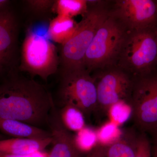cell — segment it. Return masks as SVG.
Instances as JSON below:
<instances>
[{
	"instance_id": "21",
	"label": "cell",
	"mask_w": 157,
	"mask_h": 157,
	"mask_svg": "<svg viewBox=\"0 0 157 157\" xmlns=\"http://www.w3.org/2000/svg\"><path fill=\"white\" fill-rule=\"evenodd\" d=\"M151 144L147 134L139 132L135 157H151Z\"/></svg>"
},
{
	"instance_id": "29",
	"label": "cell",
	"mask_w": 157,
	"mask_h": 157,
	"mask_svg": "<svg viewBox=\"0 0 157 157\" xmlns=\"http://www.w3.org/2000/svg\"><path fill=\"white\" fill-rule=\"evenodd\" d=\"M156 41H157V33H156Z\"/></svg>"
},
{
	"instance_id": "11",
	"label": "cell",
	"mask_w": 157,
	"mask_h": 157,
	"mask_svg": "<svg viewBox=\"0 0 157 157\" xmlns=\"http://www.w3.org/2000/svg\"><path fill=\"white\" fill-rule=\"evenodd\" d=\"M17 25L14 15L9 10L0 11V73L9 63L14 54Z\"/></svg>"
},
{
	"instance_id": "3",
	"label": "cell",
	"mask_w": 157,
	"mask_h": 157,
	"mask_svg": "<svg viewBox=\"0 0 157 157\" xmlns=\"http://www.w3.org/2000/svg\"><path fill=\"white\" fill-rule=\"evenodd\" d=\"M109 14V11L101 6L89 7L87 13L78 23L73 36L61 45L59 58L61 72L85 69L86 52L98 29Z\"/></svg>"
},
{
	"instance_id": "24",
	"label": "cell",
	"mask_w": 157,
	"mask_h": 157,
	"mask_svg": "<svg viewBox=\"0 0 157 157\" xmlns=\"http://www.w3.org/2000/svg\"><path fill=\"white\" fill-rule=\"evenodd\" d=\"M48 154L43 150L28 155H0V157H48Z\"/></svg>"
},
{
	"instance_id": "15",
	"label": "cell",
	"mask_w": 157,
	"mask_h": 157,
	"mask_svg": "<svg viewBox=\"0 0 157 157\" xmlns=\"http://www.w3.org/2000/svg\"><path fill=\"white\" fill-rule=\"evenodd\" d=\"M77 26L73 18L57 15L49 23L47 37L52 42L63 45L73 36Z\"/></svg>"
},
{
	"instance_id": "14",
	"label": "cell",
	"mask_w": 157,
	"mask_h": 157,
	"mask_svg": "<svg viewBox=\"0 0 157 157\" xmlns=\"http://www.w3.org/2000/svg\"><path fill=\"white\" fill-rule=\"evenodd\" d=\"M139 133L135 127L124 129L116 140L107 145L106 157H135Z\"/></svg>"
},
{
	"instance_id": "9",
	"label": "cell",
	"mask_w": 157,
	"mask_h": 157,
	"mask_svg": "<svg viewBox=\"0 0 157 157\" xmlns=\"http://www.w3.org/2000/svg\"><path fill=\"white\" fill-rule=\"evenodd\" d=\"M109 13L129 31L156 28L157 2L152 0H119Z\"/></svg>"
},
{
	"instance_id": "7",
	"label": "cell",
	"mask_w": 157,
	"mask_h": 157,
	"mask_svg": "<svg viewBox=\"0 0 157 157\" xmlns=\"http://www.w3.org/2000/svg\"><path fill=\"white\" fill-rule=\"evenodd\" d=\"M59 93L61 107L70 105L77 107L86 118L95 115L97 107L95 82L85 69L61 72Z\"/></svg>"
},
{
	"instance_id": "19",
	"label": "cell",
	"mask_w": 157,
	"mask_h": 157,
	"mask_svg": "<svg viewBox=\"0 0 157 157\" xmlns=\"http://www.w3.org/2000/svg\"><path fill=\"white\" fill-rule=\"evenodd\" d=\"M121 132L118 128L117 124L113 122L104 124L99 130L96 131L98 143L109 145L117 139Z\"/></svg>"
},
{
	"instance_id": "6",
	"label": "cell",
	"mask_w": 157,
	"mask_h": 157,
	"mask_svg": "<svg viewBox=\"0 0 157 157\" xmlns=\"http://www.w3.org/2000/svg\"><path fill=\"white\" fill-rule=\"evenodd\" d=\"M59 58L48 37L29 30L23 42L20 70L44 80L56 73Z\"/></svg>"
},
{
	"instance_id": "27",
	"label": "cell",
	"mask_w": 157,
	"mask_h": 157,
	"mask_svg": "<svg viewBox=\"0 0 157 157\" xmlns=\"http://www.w3.org/2000/svg\"><path fill=\"white\" fill-rule=\"evenodd\" d=\"M151 144V155L152 157H157V145Z\"/></svg>"
},
{
	"instance_id": "1",
	"label": "cell",
	"mask_w": 157,
	"mask_h": 157,
	"mask_svg": "<svg viewBox=\"0 0 157 157\" xmlns=\"http://www.w3.org/2000/svg\"><path fill=\"white\" fill-rule=\"evenodd\" d=\"M54 101L45 86L33 79L15 76L0 85V118L48 127Z\"/></svg>"
},
{
	"instance_id": "16",
	"label": "cell",
	"mask_w": 157,
	"mask_h": 157,
	"mask_svg": "<svg viewBox=\"0 0 157 157\" xmlns=\"http://www.w3.org/2000/svg\"><path fill=\"white\" fill-rule=\"evenodd\" d=\"M59 113L62 123L70 132L76 133L86 126V118L77 107L70 105H64L59 109Z\"/></svg>"
},
{
	"instance_id": "13",
	"label": "cell",
	"mask_w": 157,
	"mask_h": 157,
	"mask_svg": "<svg viewBox=\"0 0 157 157\" xmlns=\"http://www.w3.org/2000/svg\"><path fill=\"white\" fill-rule=\"evenodd\" d=\"M52 138L35 140L12 138L0 140V155H28L45 150Z\"/></svg>"
},
{
	"instance_id": "5",
	"label": "cell",
	"mask_w": 157,
	"mask_h": 157,
	"mask_svg": "<svg viewBox=\"0 0 157 157\" xmlns=\"http://www.w3.org/2000/svg\"><path fill=\"white\" fill-rule=\"evenodd\" d=\"M133 77L128 105L134 127L139 132L147 134L157 128V73L154 71Z\"/></svg>"
},
{
	"instance_id": "12",
	"label": "cell",
	"mask_w": 157,
	"mask_h": 157,
	"mask_svg": "<svg viewBox=\"0 0 157 157\" xmlns=\"http://www.w3.org/2000/svg\"><path fill=\"white\" fill-rule=\"evenodd\" d=\"M0 131L13 138L42 140L51 137L49 130L24 122L0 118Z\"/></svg>"
},
{
	"instance_id": "10",
	"label": "cell",
	"mask_w": 157,
	"mask_h": 157,
	"mask_svg": "<svg viewBox=\"0 0 157 157\" xmlns=\"http://www.w3.org/2000/svg\"><path fill=\"white\" fill-rule=\"evenodd\" d=\"M48 128L51 134L52 148L48 157H85L86 155L76 147L74 134L67 130L62 123L59 109L54 103L48 120Z\"/></svg>"
},
{
	"instance_id": "23",
	"label": "cell",
	"mask_w": 157,
	"mask_h": 157,
	"mask_svg": "<svg viewBox=\"0 0 157 157\" xmlns=\"http://www.w3.org/2000/svg\"><path fill=\"white\" fill-rule=\"evenodd\" d=\"M107 146L98 143L85 157H106Z\"/></svg>"
},
{
	"instance_id": "20",
	"label": "cell",
	"mask_w": 157,
	"mask_h": 157,
	"mask_svg": "<svg viewBox=\"0 0 157 157\" xmlns=\"http://www.w3.org/2000/svg\"><path fill=\"white\" fill-rule=\"evenodd\" d=\"M108 114H110L112 122L120 124L126 120L130 114L131 115V109L126 103L120 102L112 106Z\"/></svg>"
},
{
	"instance_id": "25",
	"label": "cell",
	"mask_w": 157,
	"mask_h": 157,
	"mask_svg": "<svg viewBox=\"0 0 157 157\" xmlns=\"http://www.w3.org/2000/svg\"><path fill=\"white\" fill-rule=\"evenodd\" d=\"M147 134H149L151 136V140H150L151 143L152 144L157 145V128L154 129L151 131Z\"/></svg>"
},
{
	"instance_id": "26",
	"label": "cell",
	"mask_w": 157,
	"mask_h": 157,
	"mask_svg": "<svg viewBox=\"0 0 157 157\" xmlns=\"http://www.w3.org/2000/svg\"><path fill=\"white\" fill-rule=\"evenodd\" d=\"M10 1L8 0H0V11L6 10V7L9 5Z\"/></svg>"
},
{
	"instance_id": "4",
	"label": "cell",
	"mask_w": 157,
	"mask_h": 157,
	"mask_svg": "<svg viewBox=\"0 0 157 157\" xmlns=\"http://www.w3.org/2000/svg\"><path fill=\"white\" fill-rule=\"evenodd\" d=\"M156 28L129 31L117 62L122 70L133 76L155 71L157 65Z\"/></svg>"
},
{
	"instance_id": "18",
	"label": "cell",
	"mask_w": 157,
	"mask_h": 157,
	"mask_svg": "<svg viewBox=\"0 0 157 157\" xmlns=\"http://www.w3.org/2000/svg\"><path fill=\"white\" fill-rule=\"evenodd\" d=\"M74 141L77 148L86 155L98 144L96 131L86 125L74 135Z\"/></svg>"
},
{
	"instance_id": "8",
	"label": "cell",
	"mask_w": 157,
	"mask_h": 157,
	"mask_svg": "<svg viewBox=\"0 0 157 157\" xmlns=\"http://www.w3.org/2000/svg\"><path fill=\"white\" fill-rule=\"evenodd\" d=\"M94 77L97 94V107L95 115L108 114L113 105L124 102L128 104L134 77L122 69H112L102 71Z\"/></svg>"
},
{
	"instance_id": "22",
	"label": "cell",
	"mask_w": 157,
	"mask_h": 157,
	"mask_svg": "<svg viewBox=\"0 0 157 157\" xmlns=\"http://www.w3.org/2000/svg\"><path fill=\"white\" fill-rule=\"evenodd\" d=\"M54 2L52 0H28L26 1V3L32 11L44 12L52 9Z\"/></svg>"
},
{
	"instance_id": "17",
	"label": "cell",
	"mask_w": 157,
	"mask_h": 157,
	"mask_svg": "<svg viewBox=\"0 0 157 157\" xmlns=\"http://www.w3.org/2000/svg\"><path fill=\"white\" fill-rule=\"evenodd\" d=\"M89 9L86 0H57L52 8L57 15L72 18L79 15L84 16Z\"/></svg>"
},
{
	"instance_id": "2",
	"label": "cell",
	"mask_w": 157,
	"mask_h": 157,
	"mask_svg": "<svg viewBox=\"0 0 157 157\" xmlns=\"http://www.w3.org/2000/svg\"><path fill=\"white\" fill-rule=\"evenodd\" d=\"M128 30L110 14L98 29L85 57L84 67L92 70L111 67L118 59Z\"/></svg>"
},
{
	"instance_id": "28",
	"label": "cell",
	"mask_w": 157,
	"mask_h": 157,
	"mask_svg": "<svg viewBox=\"0 0 157 157\" xmlns=\"http://www.w3.org/2000/svg\"><path fill=\"white\" fill-rule=\"evenodd\" d=\"M6 138H6V136L3 135L2 134H0V140L6 139Z\"/></svg>"
}]
</instances>
